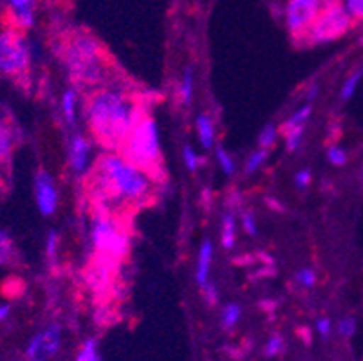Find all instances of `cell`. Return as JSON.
I'll use <instances>...</instances> for the list:
<instances>
[{
  "label": "cell",
  "mask_w": 363,
  "mask_h": 361,
  "mask_svg": "<svg viewBox=\"0 0 363 361\" xmlns=\"http://www.w3.org/2000/svg\"><path fill=\"white\" fill-rule=\"evenodd\" d=\"M91 195L100 204V210L108 206H132L141 204L152 195L154 179L130 163L123 154H104L89 177ZM108 210V211H111Z\"/></svg>",
  "instance_id": "1"
},
{
  "label": "cell",
  "mask_w": 363,
  "mask_h": 361,
  "mask_svg": "<svg viewBox=\"0 0 363 361\" xmlns=\"http://www.w3.org/2000/svg\"><path fill=\"white\" fill-rule=\"evenodd\" d=\"M140 107L123 92L104 89L92 94L87 104V119L92 134L104 147L120 150L138 119Z\"/></svg>",
  "instance_id": "2"
},
{
  "label": "cell",
  "mask_w": 363,
  "mask_h": 361,
  "mask_svg": "<svg viewBox=\"0 0 363 361\" xmlns=\"http://www.w3.org/2000/svg\"><path fill=\"white\" fill-rule=\"evenodd\" d=\"M120 150L130 163L147 172L154 181L163 174L160 132H157L156 119L150 116L143 114L138 119Z\"/></svg>",
  "instance_id": "3"
},
{
  "label": "cell",
  "mask_w": 363,
  "mask_h": 361,
  "mask_svg": "<svg viewBox=\"0 0 363 361\" xmlns=\"http://www.w3.org/2000/svg\"><path fill=\"white\" fill-rule=\"evenodd\" d=\"M69 74L76 84H96L105 74L104 49L89 35L72 36L64 49Z\"/></svg>",
  "instance_id": "4"
},
{
  "label": "cell",
  "mask_w": 363,
  "mask_h": 361,
  "mask_svg": "<svg viewBox=\"0 0 363 361\" xmlns=\"http://www.w3.org/2000/svg\"><path fill=\"white\" fill-rule=\"evenodd\" d=\"M31 64V48L24 31L9 22H0V74L22 78Z\"/></svg>",
  "instance_id": "5"
},
{
  "label": "cell",
  "mask_w": 363,
  "mask_h": 361,
  "mask_svg": "<svg viewBox=\"0 0 363 361\" xmlns=\"http://www.w3.org/2000/svg\"><path fill=\"white\" fill-rule=\"evenodd\" d=\"M352 22L354 20L345 11L342 2L325 0L322 11L309 28L306 38L309 44H328V42L338 40L340 36L345 35L352 28Z\"/></svg>",
  "instance_id": "6"
},
{
  "label": "cell",
  "mask_w": 363,
  "mask_h": 361,
  "mask_svg": "<svg viewBox=\"0 0 363 361\" xmlns=\"http://www.w3.org/2000/svg\"><path fill=\"white\" fill-rule=\"evenodd\" d=\"M92 243L98 255L120 262L128 251V237L108 211L100 210L92 223Z\"/></svg>",
  "instance_id": "7"
},
{
  "label": "cell",
  "mask_w": 363,
  "mask_h": 361,
  "mask_svg": "<svg viewBox=\"0 0 363 361\" xmlns=\"http://www.w3.org/2000/svg\"><path fill=\"white\" fill-rule=\"evenodd\" d=\"M325 0H288L284 8L286 28L293 38H306L309 28L322 11Z\"/></svg>",
  "instance_id": "8"
},
{
  "label": "cell",
  "mask_w": 363,
  "mask_h": 361,
  "mask_svg": "<svg viewBox=\"0 0 363 361\" xmlns=\"http://www.w3.org/2000/svg\"><path fill=\"white\" fill-rule=\"evenodd\" d=\"M62 345V329L58 326H49L31 338L26 349V361H49Z\"/></svg>",
  "instance_id": "9"
},
{
  "label": "cell",
  "mask_w": 363,
  "mask_h": 361,
  "mask_svg": "<svg viewBox=\"0 0 363 361\" xmlns=\"http://www.w3.org/2000/svg\"><path fill=\"white\" fill-rule=\"evenodd\" d=\"M35 199L42 215L49 217L58 206V190L51 175L45 170H38L35 175Z\"/></svg>",
  "instance_id": "10"
},
{
  "label": "cell",
  "mask_w": 363,
  "mask_h": 361,
  "mask_svg": "<svg viewBox=\"0 0 363 361\" xmlns=\"http://www.w3.org/2000/svg\"><path fill=\"white\" fill-rule=\"evenodd\" d=\"M118 260L98 255L94 258V262L89 266L87 270V284L96 291V293H105L111 287L112 280H114V273H116Z\"/></svg>",
  "instance_id": "11"
},
{
  "label": "cell",
  "mask_w": 363,
  "mask_h": 361,
  "mask_svg": "<svg viewBox=\"0 0 363 361\" xmlns=\"http://www.w3.org/2000/svg\"><path fill=\"white\" fill-rule=\"evenodd\" d=\"M36 0H6V18L18 29H29L35 24Z\"/></svg>",
  "instance_id": "12"
},
{
  "label": "cell",
  "mask_w": 363,
  "mask_h": 361,
  "mask_svg": "<svg viewBox=\"0 0 363 361\" xmlns=\"http://www.w3.org/2000/svg\"><path fill=\"white\" fill-rule=\"evenodd\" d=\"M212 258H213V244L212 240L204 238L203 244L199 248V255H197V270H196V280L197 286L203 289L210 280V267H212Z\"/></svg>",
  "instance_id": "13"
},
{
  "label": "cell",
  "mask_w": 363,
  "mask_h": 361,
  "mask_svg": "<svg viewBox=\"0 0 363 361\" xmlns=\"http://www.w3.org/2000/svg\"><path fill=\"white\" fill-rule=\"evenodd\" d=\"M69 161H71V168L76 174H82L87 167L89 161V143L84 135L76 134L71 139V147H69Z\"/></svg>",
  "instance_id": "14"
},
{
  "label": "cell",
  "mask_w": 363,
  "mask_h": 361,
  "mask_svg": "<svg viewBox=\"0 0 363 361\" xmlns=\"http://www.w3.org/2000/svg\"><path fill=\"white\" fill-rule=\"evenodd\" d=\"M16 145V135L9 123L0 119V165H6L13 154V148Z\"/></svg>",
  "instance_id": "15"
},
{
  "label": "cell",
  "mask_w": 363,
  "mask_h": 361,
  "mask_svg": "<svg viewBox=\"0 0 363 361\" xmlns=\"http://www.w3.org/2000/svg\"><path fill=\"white\" fill-rule=\"evenodd\" d=\"M196 123L201 145L204 148H212L216 145V125H213V119L208 114H199Z\"/></svg>",
  "instance_id": "16"
},
{
  "label": "cell",
  "mask_w": 363,
  "mask_h": 361,
  "mask_svg": "<svg viewBox=\"0 0 363 361\" xmlns=\"http://www.w3.org/2000/svg\"><path fill=\"white\" fill-rule=\"evenodd\" d=\"M362 79H363V65H359V67H356L354 71L345 78V82H343L342 89H340V99H342V101H349V99L356 94V91H358Z\"/></svg>",
  "instance_id": "17"
},
{
  "label": "cell",
  "mask_w": 363,
  "mask_h": 361,
  "mask_svg": "<svg viewBox=\"0 0 363 361\" xmlns=\"http://www.w3.org/2000/svg\"><path fill=\"white\" fill-rule=\"evenodd\" d=\"M62 112L67 121L69 127L76 125V92L72 89H67L62 96Z\"/></svg>",
  "instance_id": "18"
},
{
  "label": "cell",
  "mask_w": 363,
  "mask_h": 361,
  "mask_svg": "<svg viewBox=\"0 0 363 361\" xmlns=\"http://www.w3.org/2000/svg\"><path fill=\"white\" fill-rule=\"evenodd\" d=\"M220 238H223V246L226 250H232L235 244V218L232 213H228L223 217V231H220Z\"/></svg>",
  "instance_id": "19"
},
{
  "label": "cell",
  "mask_w": 363,
  "mask_h": 361,
  "mask_svg": "<svg viewBox=\"0 0 363 361\" xmlns=\"http://www.w3.org/2000/svg\"><path fill=\"white\" fill-rule=\"evenodd\" d=\"M181 101L184 105L192 104L194 98V69L186 67L183 72V79H181V89H179Z\"/></svg>",
  "instance_id": "20"
},
{
  "label": "cell",
  "mask_w": 363,
  "mask_h": 361,
  "mask_svg": "<svg viewBox=\"0 0 363 361\" xmlns=\"http://www.w3.org/2000/svg\"><path fill=\"white\" fill-rule=\"evenodd\" d=\"M309 116H311V105H303L302 109H298V111L289 116L288 121L282 125V132L295 127H306V121L309 119Z\"/></svg>",
  "instance_id": "21"
},
{
  "label": "cell",
  "mask_w": 363,
  "mask_h": 361,
  "mask_svg": "<svg viewBox=\"0 0 363 361\" xmlns=\"http://www.w3.org/2000/svg\"><path fill=\"white\" fill-rule=\"evenodd\" d=\"M15 257V248H13V240L4 230H0V266L13 262Z\"/></svg>",
  "instance_id": "22"
},
{
  "label": "cell",
  "mask_w": 363,
  "mask_h": 361,
  "mask_svg": "<svg viewBox=\"0 0 363 361\" xmlns=\"http://www.w3.org/2000/svg\"><path fill=\"white\" fill-rule=\"evenodd\" d=\"M240 306L237 304H226L223 309V314H220V322H223L224 329H232V327L237 326V322L240 320Z\"/></svg>",
  "instance_id": "23"
},
{
  "label": "cell",
  "mask_w": 363,
  "mask_h": 361,
  "mask_svg": "<svg viewBox=\"0 0 363 361\" xmlns=\"http://www.w3.org/2000/svg\"><path fill=\"white\" fill-rule=\"evenodd\" d=\"M76 361H100L96 342H94V340H87V342L84 343V347H82L78 356H76Z\"/></svg>",
  "instance_id": "24"
},
{
  "label": "cell",
  "mask_w": 363,
  "mask_h": 361,
  "mask_svg": "<svg viewBox=\"0 0 363 361\" xmlns=\"http://www.w3.org/2000/svg\"><path fill=\"white\" fill-rule=\"evenodd\" d=\"M328 159L329 163L335 165V167H343V165H347V150L338 147V145H333L328 148Z\"/></svg>",
  "instance_id": "25"
},
{
  "label": "cell",
  "mask_w": 363,
  "mask_h": 361,
  "mask_svg": "<svg viewBox=\"0 0 363 361\" xmlns=\"http://www.w3.org/2000/svg\"><path fill=\"white\" fill-rule=\"evenodd\" d=\"M275 141H277V127L273 123L266 125V127H264V130L260 132V135H259L260 148H266V150H269V148L275 145Z\"/></svg>",
  "instance_id": "26"
},
{
  "label": "cell",
  "mask_w": 363,
  "mask_h": 361,
  "mask_svg": "<svg viewBox=\"0 0 363 361\" xmlns=\"http://www.w3.org/2000/svg\"><path fill=\"white\" fill-rule=\"evenodd\" d=\"M284 135H286V147H288V150H296V148L300 147V143H302L303 127H295L289 128V130H284Z\"/></svg>",
  "instance_id": "27"
},
{
  "label": "cell",
  "mask_w": 363,
  "mask_h": 361,
  "mask_svg": "<svg viewBox=\"0 0 363 361\" xmlns=\"http://www.w3.org/2000/svg\"><path fill=\"white\" fill-rule=\"evenodd\" d=\"M267 157V150L266 148H259L257 152H253L252 155H250V159H247V163H246V172L247 174H253L255 170H259L260 165L266 161Z\"/></svg>",
  "instance_id": "28"
},
{
  "label": "cell",
  "mask_w": 363,
  "mask_h": 361,
  "mask_svg": "<svg viewBox=\"0 0 363 361\" xmlns=\"http://www.w3.org/2000/svg\"><path fill=\"white\" fill-rule=\"evenodd\" d=\"M352 20H363V0H340Z\"/></svg>",
  "instance_id": "29"
},
{
  "label": "cell",
  "mask_w": 363,
  "mask_h": 361,
  "mask_svg": "<svg viewBox=\"0 0 363 361\" xmlns=\"http://www.w3.org/2000/svg\"><path fill=\"white\" fill-rule=\"evenodd\" d=\"M216 155H217V161H219L220 168L224 170V174L232 175L233 170H235V165H233V159L228 155V152L224 150L223 147H217L216 148Z\"/></svg>",
  "instance_id": "30"
},
{
  "label": "cell",
  "mask_w": 363,
  "mask_h": 361,
  "mask_svg": "<svg viewBox=\"0 0 363 361\" xmlns=\"http://www.w3.org/2000/svg\"><path fill=\"white\" fill-rule=\"evenodd\" d=\"M338 333L343 338H352L356 333V318L345 316L338 322Z\"/></svg>",
  "instance_id": "31"
},
{
  "label": "cell",
  "mask_w": 363,
  "mask_h": 361,
  "mask_svg": "<svg viewBox=\"0 0 363 361\" xmlns=\"http://www.w3.org/2000/svg\"><path fill=\"white\" fill-rule=\"evenodd\" d=\"M296 282L302 287H306V289H309V287H313L316 284V273L313 270H309V267H303V270H300L296 273Z\"/></svg>",
  "instance_id": "32"
},
{
  "label": "cell",
  "mask_w": 363,
  "mask_h": 361,
  "mask_svg": "<svg viewBox=\"0 0 363 361\" xmlns=\"http://www.w3.org/2000/svg\"><path fill=\"white\" fill-rule=\"evenodd\" d=\"M183 159H184V165L190 172H196L199 168V157H197V152H194V148L190 145L183 148Z\"/></svg>",
  "instance_id": "33"
},
{
  "label": "cell",
  "mask_w": 363,
  "mask_h": 361,
  "mask_svg": "<svg viewBox=\"0 0 363 361\" xmlns=\"http://www.w3.org/2000/svg\"><path fill=\"white\" fill-rule=\"evenodd\" d=\"M282 349H284V340L279 336V334H275V336L269 338V342H267V345H266V356H267V357L277 356V354L282 352Z\"/></svg>",
  "instance_id": "34"
},
{
  "label": "cell",
  "mask_w": 363,
  "mask_h": 361,
  "mask_svg": "<svg viewBox=\"0 0 363 361\" xmlns=\"http://www.w3.org/2000/svg\"><path fill=\"white\" fill-rule=\"evenodd\" d=\"M316 333L320 334L322 338H329L331 336V331H333V322L329 320L328 316H323V318H318L316 320Z\"/></svg>",
  "instance_id": "35"
},
{
  "label": "cell",
  "mask_w": 363,
  "mask_h": 361,
  "mask_svg": "<svg viewBox=\"0 0 363 361\" xmlns=\"http://www.w3.org/2000/svg\"><path fill=\"white\" fill-rule=\"evenodd\" d=\"M56 250H58V233L56 231H49L48 244H45V251H48L49 258L56 257Z\"/></svg>",
  "instance_id": "36"
},
{
  "label": "cell",
  "mask_w": 363,
  "mask_h": 361,
  "mask_svg": "<svg viewBox=\"0 0 363 361\" xmlns=\"http://www.w3.org/2000/svg\"><path fill=\"white\" fill-rule=\"evenodd\" d=\"M295 183H296V187L298 188H308L309 187V183H311V172L309 170H306V168H303V170H298V174L295 175Z\"/></svg>",
  "instance_id": "37"
},
{
  "label": "cell",
  "mask_w": 363,
  "mask_h": 361,
  "mask_svg": "<svg viewBox=\"0 0 363 361\" xmlns=\"http://www.w3.org/2000/svg\"><path fill=\"white\" fill-rule=\"evenodd\" d=\"M242 226H244V230H246L250 235H257L255 218H253L252 213H244L242 215Z\"/></svg>",
  "instance_id": "38"
},
{
  "label": "cell",
  "mask_w": 363,
  "mask_h": 361,
  "mask_svg": "<svg viewBox=\"0 0 363 361\" xmlns=\"http://www.w3.org/2000/svg\"><path fill=\"white\" fill-rule=\"evenodd\" d=\"M203 293H204V296H206V300L210 304L217 302V289H216V286H213L212 282H208L206 286L203 287Z\"/></svg>",
  "instance_id": "39"
},
{
  "label": "cell",
  "mask_w": 363,
  "mask_h": 361,
  "mask_svg": "<svg viewBox=\"0 0 363 361\" xmlns=\"http://www.w3.org/2000/svg\"><path fill=\"white\" fill-rule=\"evenodd\" d=\"M9 311H11V307H9L8 304H4V306H0V323L4 322L6 318L9 316Z\"/></svg>",
  "instance_id": "40"
},
{
  "label": "cell",
  "mask_w": 363,
  "mask_h": 361,
  "mask_svg": "<svg viewBox=\"0 0 363 361\" xmlns=\"http://www.w3.org/2000/svg\"><path fill=\"white\" fill-rule=\"evenodd\" d=\"M316 92H318V85H313V87L309 89V92H308V99H309V101H311V99L315 98Z\"/></svg>",
  "instance_id": "41"
},
{
  "label": "cell",
  "mask_w": 363,
  "mask_h": 361,
  "mask_svg": "<svg viewBox=\"0 0 363 361\" xmlns=\"http://www.w3.org/2000/svg\"><path fill=\"white\" fill-rule=\"evenodd\" d=\"M4 6H6V0H0V9L4 8Z\"/></svg>",
  "instance_id": "42"
}]
</instances>
